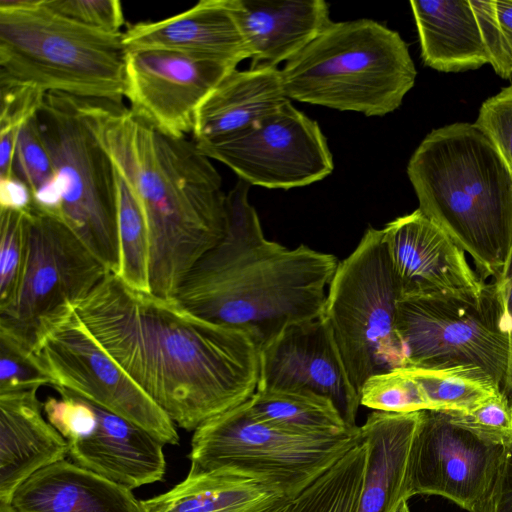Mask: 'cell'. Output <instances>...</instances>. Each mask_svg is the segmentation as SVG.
Here are the masks:
<instances>
[{
	"mask_svg": "<svg viewBox=\"0 0 512 512\" xmlns=\"http://www.w3.org/2000/svg\"><path fill=\"white\" fill-rule=\"evenodd\" d=\"M25 237L22 277L0 311V326L33 346L41 321L85 298L110 271L65 223L33 205L26 211Z\"/></svg>",
	"mask_w": 512,
	"mask_h": 512,
	"instance_id": "obj_12",
	"label": "cell"
},
{
	"mask_svg": "<svg viewBox=\"0 0 512 512\" xmlns=\"http://www.w3.org/2000/svg\"><path fill=\"white\" fill-rule=\"evenodd\" d=\"M33 351L56 390L134 423L164 445L179 443L176 425L98 344L73 305L41 321Z\"/></svg>",
	"mask_w": 512,
	"mask_h": 512,
	"instance_id": "obj_11",
	"label": "cell"
},
{
	"mask_svg": "<svg viewBox=\"0 0 512 512\" xmlns=\"http://www.w3.org/2000/svg\"><path fill=\"white\" fill-rule=\"evenodd\" d=\"M410 6L427 66L458 72L490 64L501 77H512L494 0L411 1Z\"/></svg>",
	"mask_w": 512,
	"mask_h": 512,
	"instance_id": "obj_18",
	"label": "cell"
},
{
	"mask_svg": "<svg viewBox=\"0 0 512 512\" xmlns=\"http://www.w3.org/2000/svg\"><path fill=\"white\" fill-rule=\"evenodd\" d=\"M26 211L0 209V311L10 305L22 277Z\"/></svg>",
	"mask_w": 512,
	"mask_h": 512,
	"instance_id": "obj_32",
	"label": "cell"
},
{
	"mask_svg": "<svg viewBox=\"0 0 512 512\" xmlns=\"http://www.w3.org/2000/svg\"><path fill=\"white\" fill-rule=\"evenodd\" d=\"M257 390L308 392L327 398L348 427H357L359 393L324 315L287 327L260 349Z\"/></svg>",
	"mask_w": 512,
	"mask_h": 512,
	"instance_id": "obj_17",
	"label": "cell"
},
{
	"mask_svg": "<svg viewBox=\"0 0 512 512\" xmlns=\"http://www.w3.org/2000/svg\"><path fill=\"white\" fill-rule=\"evenodd\" d=\"M246 403L257 419L299 434L337 436L353 429L330 400L313 393L256 390Z\"/></svg>",
	"mask_w": 512,
	"mask_h": 512,
	"instance_id": "obj_28",
	"label": "cell"
},
{
	"mask_svg": "<svg viewBox=\"0 0 512 512\" xmlns=\"http://www.w3.org/2000/svg\"><path fill=\"white\" fill-rule=\"evenodd\" d=\"M497 19L508 49L512 69V0H494Z\"/></svg>",
	"mask_w": 512,
	"mask_h": 512,
	"instance_id": "obj_41",
	"label": "cell"
},
{
	"mask_svg": "<svg viewBox=\"0 0 512 512\" xmlns=\"http://www.w3.org/2000/svg\"><path fill=\"white\" fill-rule=\"evenodd\" d=\"M33 205L30 188L19 178H0V209L28 211Z\"/></svg>",
	"mask_w": 512,
	"mask_h": 512,
	"instance_id": "obj_40",
	"label": "cell"
},
{
	"mask_svg": "<svg viewBox=\"0 0 512 512\" xmlns=\"http://www.w3.org/2000/svg\"><path fill=\"white\" fill-rule=\"evenodd\" d=\"M73 307L105 352L179 428L194 431L257 390L254 339L173 298L133 289L110 272Z\"/></svg>",
	"mask_w": 512,
	"mask_h": 512,
	"instance_id": "obj_1",
	"label": "cell"
},
{
	"mask_svg": "<svg viewBox=\"0 0 512 512\" xmlns=\"http://www.w3.org/2000/svg\"><path fill=\"white\" fill-rule=\"evenodd\" d=\"M399 299L383 231L369 227L355 250L338 263L323 314L359 394L371 377L406 366Z\"/></svg>",
	"mask_w": 512,
	"mask_h": 512,
	"instance_id": "obj_7",
	"label": "cell"
},
{
	"mask_svg": "<svg viewBox=\"0 0 512 512\" xmlns=\"http://www.w3.org/2000/svg\"><path fill=\"white\" fill-rule=\"evenodd\" d=\"M115 171L119 238V266L115 274L131 288L151 292L146 218L134 193Z\"/></svg>",
	"mask_w": 512,
	"mask_h": 512,
	"instance_id": "obj_30",
	"label": "cell"
},
{
	"mask_svg": "<svg viewBox=\"0 0 512 512\" xmlns=\"http://www.w3.org/2000/svg\"><path fill=\"white\" fill-rule=\"evenodd\" d=\"M495 294L500 303L508 335L509 358L503 391L512 401V247L500 272L492 278Z\"/></svg>",
	"mask_w": 512,
	"mask_h": 512,
	"instance_id": "obj_38",
	"label": "cell"
},
{
	"mask_svg": "<svg viewBox=\"0 0 512 512\" xmlns=\"http://www.w3.org/2000/svg\"><path fill=\"white\" fill-rule=\"evenodd\" d=\"M40 137L62 190L59 220L113 273L119 266L115 166L79 98L44 95L36 114Z\"/></svg>",
	"mask_w": 512,
	"mask_h": 512,
	"instance_id": "obj_9",
	"label": "cell"
},
{
	"mask_svg": "<svg viewBox=\"0 0 512 512\" xmlns=\"http://www.w3.org/2000/svg\"><path fill=\"white\" fill-rule=\"evenodd\" d=\"M501 390L488 376L477 371L406 366L371 377L359 396L360 405L374 411H463Z\"/></svg>",
	"mask_w": 512,
	"mask_h": 512,
	"instance_id": "obj_21",
	"label": "cell"
},
{
	"mask_svg": "<svg viewBox=\"0 0 512 512\" xmlns=\"http://www.w3.org/2000/svg\"><path fill=\"white\" fill-rule=\"evenodd\" d=\"M400 299L483 297L488 284L467 254L419 209L382 229Z\"/></svg>",
	"mask_w": 512,
	"mask_h": 512,
	"instance_id": "obj_16",
	"label": "cell"
},
{
	"mask_svg": "<svg viewBox=\"0 0 512 512\" xmlns=\"http://www.w3.org/2000/svg\"><path fill=\"white\" fill-rule=\"evenodd\" d=\"M46 93L26 85H0V139L17 140L21 127L33 118Z\"/></svg>",
	"mask_w": 512,
	"mask_h": 512,
	"instance_id": "obj_37",
	"label": "cell"
},
{
	"mask_svg": "<svg viewBox=\"0 0 512 512\" xmlns=\"http://www.w3.org/2000/svg\"><path fill=\"white\" fill-rule=\"evenodd\" d=\"M51 10L84 26L108 33H121L125 23L117 0H44Z\"/></svg>",
	"mask_w": 512,
	"mask_h": 512,
	"instance_id": "obj_35",
	"label": "cell"
},
{
	"mask_svg": "<svg viewBox=\"0 0 512 512\" xmlns=\"http://www.w3.org/2000/svg\"><path fill=\"white\" fill-rule=\"evenodd\" d=\"M239 179L226 194L223 238L192 267L173 299L191 313L248 333L261 349L287 327L324 314L337 258L265 238Z\"/></svg>",
	"mask_w": 512,
	"mask_h": 512,
	"instance_id": "obj_3",
	"label": "cell"
},
{
	"mask_svg": "<svg viewBox=\"0 0 512 512\" xmlns=\"http://www.w3.org/2000/svg\"><path fill=\"white\" fill-rule=\"evenodd\" d=\"M79 99L145 215L151 292L171 299L197 261L225 235L221 176L194 140L162 133L123 103Z\"/></svg>",
	"mask_w": 512,
	"mask_h": 512,
	"instance_id": "obj_2",
	"label": "cell"
},
{
	"mask_svg": "<svg viewBox=\"0 0 512 512\" xmlns=\"http://www.w3.org/2000/svg\"><path fill=\"white\" fill-rule=\"evenodd\" d=\"M293 498L283 496L261 512H287Z\"/></svg>",
	"mask_w": 512,
	"mask_h": 512,
	"instance_id": "obj_42",
	"label": "cell"
},
{
	"mask_svg": "<svg viewBox=\"0 0 512 512\" xmlns=\"http://www.w3.org/2000/svg\"><path fill=\"white\" fill-rule=\"evenodd\" d=\"M124 35L84 26L44 0H0V85L123 103Z\"/></svg>",
	"mask_w": 512,
	"mask_h": 512,
	"instance_id": "obj_5",
	"label": "cell"
},
{
	"mask_svg": "<svg viewBox=\"0 0 512 512\" xmlns=\"http://www.w3.org/2000/svg\"><path fill=\"white\" fill-rule=\"evenodd\" d=\"M289 100L277 67L234 69L199 104L193 140L211 141L243 131Z\"/></svg>",
	"mask_w": 512,
	"mask_h": 512,
	"instance_id": "obj_25",
	"label": "cell"
},
{
	"mask_svg": "<svg viewBox=\"0 0 512 512\" xmlns=\"http://www.w3.org/2000/svg\"><path fill=\"white\" fill-rule=\"evenodd\" d=\"M274 487L229 468L200 471L141 500L142 512H261L283 497Z\"/></svg>",
	"mask_w": 512,
	"mask_h": 512,
	"instance_id": "obj_27",
	"label": "cell"
},
{
	"mask_svg": "<svg viewBox=\"0 0 512 512\" xmlns=\"http://www.w3.org/2000/svg\"><path fill=\"white\" fill-rule=\"evenodd\" d=\"M64 438L73 463L131 490L159 482L165 475L164 444L93 403Z\"/></svg>",
	"mask_w": 512,
	"mask_h": 512,
	"instance_id": "obj_19",
	"label": "cell"
},
{
	"mask_svg": "<svg viewBox=\"0 0 512 512\" xmlns=\"http://www.w3.org/2000/svg\"><path fill=\"white\" fill-rule=\"evenodd\" d=\"M234 69L174 51L128 50L124 97L136 116L164 134L184 138L193 132L199 104Z\"/></svg>",
	"mask_w": 512,
	"mask_h": 512,
	"instance_id": "obj_15",
	"label": "cell"
},
{
	"mask_svg": "<svg viewBox=\"0 0 512 512\" xmlns=\"http://www.w3.org/2000/svg\"><path fill=\"white\" fill-rule=\"evenodd\" d=\"M407 175L419 210L467 255L485 281L512 247V170L475 123L430 132L411 156Z\"/></svg>",
	"mask_w": 512,
	"mask_h": 512,
	"instance_id": "obj_4",
	"label": "cell"
},
{
	"mask_svg": "<svg viewBox=\"0 0 512 512\" xmlns=\"http://www.w3.org/2000/svg\"><path fill=\"white\" fill-rule=\"evenodd\" d=\"M235 10L251 52L250 68L288 62L331 22L322 0H235Z\"/></svg>",
	"mask_w": 512,
	"mask_h": 512,
	"instance_id": "obj_24",
	"label": "cell"
},
{
	"mask_svg": "<svg viewBox=\"0 0 512 512\" xmlns=\"http://www.w3.org/2000/svg\"><path fill=\"white\" fill-rule=\"evenodd\" d=\"M407 501L408 500H402L394 512H410Z\"/></svg>",
	"mask_w": 512,
	"mask_h": 512,
	"instance_id": "obj_43",
	"label": "cell"
},
{
	"mask_svg": "<svg viewBox=\"0 0 512 512\" xmlns=\"http://www.w3.org/2000/svg\"><path fill=\"white\" fill-rule=\"evenodd\" d=\"M458 422L505 446L512 444V402L501 390L469 410H444Z\"/></svg>",
	"mask_w": 512,
	"mask_h": 512,
	"instance_id": "obj_34",
	"label": "cell"
},
{
	"mask_svg": "<svg viewBox=\"0 0 512 512\" xmlns=\"http://www.w3.org/2000/svg\"><path fill=\"white\" fill-rule=\"evenodd\" d=\"M474 512H512V444L506 447L489 494Z\"/></svg>",
	"mask_w": 512,
	"mask_h": 512,
	"instance_id": "obj_39",
	"label": "cell"
},
{
	"mask_svg": "<svg viewBox=\"0 0 512 512\" xmlns=\"http://www.w3.org/2000/svg\"><path fill=\"white\" fill-rule=\"evenodd\" d=\"M9 505L14 512H142L131 489L66 459L26 479Z\"/></svg>",
	"mask_w": 512,
	"mask_h": 512,
	"instance_id": "obj_23",
	"label": "cell"
},
{
	"mask_svg": "<svg viewBox=\"0 0 512 512\" xmlns=\"http://www.w3.org/2000/svg\"><path fill=\"white\" fill-rule=\"evenodd\" d=\"M362 440L359 426L337 436L288 431L257 419L244 402L198 426L187 458L191 469H234L295 498Z\"/></svg>",
	"mask_w": 512,
	"mask_h": 512,
	"instance_id": "obj_8",
	"label": "cell"
},
{
	"mask_svg": "<svg viewBox=\"0 0 512 512\" xmlns=\"http://www.w3.org/2000/svg\"><path fill=\"white\" fill-rule=\"evenodd\" d=\"M68 444L47 420L37 391L0 394V505L38 470L64 460Z\"/></svg>",
	"mask_w": 512,
	"mask_h": 512,
	"instance_id": "obj_22",
	"label": "cell"
},
{
	"mask_svg": "<svg viewBox=\"0 0 512 512\" xmlns=\"http://www.w3.org/2000/svg\"><path fill=\"white\" fill-rule=\"evenodd\" d=\"M397 308L406 366L473 370L503 389L509 343L491 282L480 299L406 298Z\"/></svg>",
	"mask_w": 512,
	"mask_h": 512,
	"instance_id": "obj_10",
	"label": "cell"
},
{
	"mask_svg": "<svg viewBox=\"0 0 512 512\" xmlns=\"http://www.w3.org/2000/svg\"><path fill=\"white\" fill-rule=\"evenodd\" d=\"M13 175L22 180L32 194L55 175L50 156L40 137L36 115L18 133Z\"/></svg>",
	"mask_w": 512,
	"mask_h": 512,
	"instance_id": "obj_33",
	"label": "cell"
},
{
	"mask_svg": "<svg viewBox=\"0 0 512 512\" xmlns=\"http://www.w3.org/2000/svg\"><path fill=\"white\" fill-rule=\"evenodd\" d=\"M475 124L512 170V84L483 102Z\"/></svg>",
	"mask_w": 512,
	"mask_h": 512,
	"instance_id": "obj_36",
	"label": "cell"
},
{
	"mask_svg": "<svg viewBox=\"0 0 512 512\" xmlns=\"http://www.w3.org/2000/svg\"><path fill=\"white\" fill-rule=\"evenodd\" d=\"M281 74L289 99L383 116L399 108L417 71L398 32L357 19L331 21Z\"/></svg>",
	"mask_w": 512,
	"mask_h": 512,
	"instance_id": "obj_6",
	"label": "cell"
},
{
	"mask_svg": "<svg viewBox=\"0 0 512 512\" xmlns=\"http://www.w3.org/2000/svg\"><path fill=\"white\" fill-rule=\"evenodd\" d=\"M506 447L444 410L421 411L410 452L407 499L437 495L474 512L496 480Z\"/></svg>",
	"mask_w": 512,
	"mask_h": 512,
	"instance_id": "obj_14",
	"label": "cell"
},
{
	"mask_svg": "<svg viewBox=\"0 0 512 512\" xmlns=\"http://www.w3.org/2000/svg\"><path fill=\"white\" fill-rule=\"evenodd\" d=\"M0 512H14L10 505H0Z\"/></svg>",
	"mask_w": 512,
	"mask_h": 512,
	"instance_id": "obj_44",
	"label": "cell"
},
{
	"mask_svg": "<svg viewBox=\"0 0 512 512\" xmlns=\"http://www.w3.org/2000/svg\"><path fill=\"white\" fill-rule=\"evenodd\" d=\"M51 385V378L24 338L0 326V394L33 391Z\"/></svg>",
	"mask_w": 512,
	"mask_h": 512,
	"instance_id": "obj_31",
	"label": "cell"
},
{
	"mask_svg": "<svg viewBox=\"0 0 512 512\" xmlns=\"http://www.w3.org/2000/svg\"><path fill=\"white\" fill-rule=\"evenodd\" d=\"M367 462V445L350 450L293 498L287 512H356Z\"/></svg>",
	"mask_w": 512,
	"mask_h": 512,
	"instance_id": "obj_29",
	"label": "cell"
},
{
	"mask_svg": "<svg viewBox=\"0 0 512 512\" xmlns=\"http://www.w3.org/2000/svg\"><path fill=\"white\" fill-rule=\"evenodd\" d=\"M250 185L290 189L320 181L334 169L319 124L286 102L257 124L238 133L195 142Z\"/></svg>",
	"mask_w": 512,
	"mask_h": 512,
	"instance_id": "obj_13",
	"label": "cell"
},
{
	"mask_svg": "<svg viewBox=\"0 0 512 512\" xmlns=\"http://www.w3.org/2000/svg\"><path fill=\"white\" fill-rule=\"evenodd\" d=\"M123 35L128 50H168L233 67L251 58L235 0H202L172 17L133 24Z\"/></svg>",
	"mask_w": 512,
	"mask_h": 512,
	"instance_id": "obj_20",
	"label": "cell"
},
{
	"mask_svg": "<svg viewBox=\"0 0 512 512\" xmlns=\"http://www.w3.org/2000/svg\"><path fill=\"white\" fill-rule=\"evenodd\" d=\"M421 411H373L360 426L367 462L356 512H394L407 499L410 452Z\"/></svg>",
	"mask_w": 512,
	"mask_h": 512,
	"instance_id": "obj_26",
	"label": "cell"
}]
</instances>
